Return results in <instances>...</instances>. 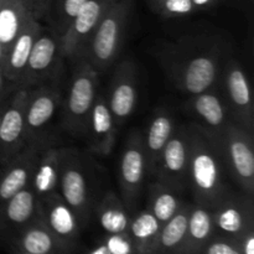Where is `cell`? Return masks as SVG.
<instances>
[{
    "mask_svg": "<svg viewBox=\"0 0 254 254\" xmlns=\"http://www.w3.org/2000/svg\"><path fill=\"white\" fill-rule=\"evenodd\" d=\"M226 46L212 36H186L163 42L155 59L174 87L193 96L217 87Z\"/></svg>",
    "mask_w": 254,
    "mask_h": 254,
    "instance_id": "obj_1",
    "label": "cell"
},
{
    "mask_svg": "<svg viewBox=\"0 0 254 254\" xmlns=\"http://www.w3.org/2000/svg\"><path fill=\"white\" fill-rule=\"evenodd\" d=\"M189 188L193 203L212 211L233 192V189L226 181L228 174L225 164L210 136L197 124H189Z\"/></svg>",
    "mask_w": 254,
    "mask_h": 254,
    "instance_id": "obj_2",
    "label": "cell"
},
{
    "mask_svg": "<svg viewBox=\"0 0 254 254\" xmlns=\"http://www.w3.org/2000/svg\"><path fill=\"white\" fill-rule=\"evenodd\" d=\"M208 136L218 149L228 176L237 184L243 193L253 196V134H251L235 122H231L221 133Z\"/></svg>",
    "mask_w": 254,
    "mask_h": 254,
    "instance_id": "obj_3",
    "label": "cell"
},
{
    "mask_svg": "<svg viewBox=\"0 0 254 254\" xmlns=\"http://www.w3.org/2000/svg\"><path fill=\"white\" fill-rule=\"evenodd\" d=\"M131 10L133 0H116L99 20L86 52L82 55L98 72L108 68L118 57Z\"/></svg>",
    "mask_w": 254,
    "mask_h": 254,
    "instance_id": "obj_4",
    "label": "cell"
},
{
    "mask_svg": "<svg viewBox=\"0 0 254 254\" xmlns=\"http://www.w3.org/2000/svg\"><path fill=\"white\" fill-rule=\"evenodd\" d=\"M59 192L74 212L82 230L86 228L94 210L91 179L81 154L72 148L60 149Z\"/></svg>",
    "mask_w": 254,
    "mask_h": 254,
    "instance_id": "obj_5",
    "label": "cell"
},
{
    "mask_svg": "<svg viewBox=\"0 0 254 254\" xmlns=\"http://www.w3.org/2000/svg\"><path fill=\"white\" fill-rule=\"evenodd\" d=\"M98 73L84 56L76 60L68 93L62 107L64 128L73 135H84L89 113L98 97Z\"/></svg>",
    "mask_w": 254,
    "mask_h": 254,
    "instance_id": "obj_6",
    "label": "cell"
},
{
    "mask_svg": "<svg viewBox=\"0 0 254 254\" xmlns=\"http://www.w3.org/2000/svg\"><path fill=\"white\" fill-rule=\"evenodd\" d=\"M217 89L233 122L254 134V104L247 73L240 62L226 55L221 66Z\"/></svg>",
    "mask_w": 254,
    "mask_h": 254,
    "instance_id": "obj_7",
    "label": "cell"
},
{
    "mask_svg": "<svg viewBox=\"0 0 254 254\" xmlns=\"http://www.w3.org/2000/svg\"><path fill=\"white\" fill-rule=\"evenodd\" d=\"M64 60L61 37L54 30L42 29L32 46L17 88H34L52 82L59 74Z\"/></svg>",
    "mask_w": 254,
    "mask_h": 254,
    "instance_id": "obj_8",
    "label": "cell"
},
{
    "mask_svg": "<svg viewBox=\"0 0 254 254\" xmlns=\"http://www.w3.org/2000/svg\"><path fill=\"white\" fill-rule=\"evenodd\" d=\"M189 160H190V131L189 126L175 127L166 143L155 179L178 193L189 188Z\"/></svg>",
    "mask_w": 254,
    "mask_h": 254,
    "instance_id": "obj_9",
    "label": "cell"
},
{
    "mask_svg": "<svg viewBox=\"0 0 254 254\" xmlns=\"http://www.w3.org/2000/svg\"><path fill=\"white\" fill-rule=\"evenodd\" d=\"M29 88H16L9 94L0 122V164L14 158L26 145V111Z\"/></svg>",
    "mask_w": 254,
    "mask_h": 254,
    "instance_id": "obj_10",
    "label": "cell"
},
{
    "mask_svg": "<svg viewBox=\"0 0 254 254\" xmlns=\"http://www.w3.org/2000/svg\"><path fill=\"white\" fill-rule=\"evenodd\" d=\"M146 175L148 165L144 151L143 136L140 133H133L128 138L122 151L118 176L123 202L131 212L136 201L139 200Z\"/></svg>",
    "mask_w": 254,
    "mask_h": 254,
    "instance_id": "obj_11",
    "label": "cell"
},
{
    "mask_svg": "<svg viewBox=\"0 0 254 254\" xmlns=\"http://www.w3.org/2000/svg\"><path fill=\"white\" fill-rule=\"evenodd\" d=\"M50 143L52 141L49 136L27 143L20 153L2 164L0 171V207L15 193L30 185L40 154Z\"/></svg>",
    "mask_w": 254,
    "mask_h": 254,
    "instance_id": "obj_12",
    "label": "cell"
},
{
    "mask_svg": "<svg viewBox=\"0 0 254 254\" xmlns=\"http://www.w3.org/2000/svg\"><path fill=\"white\" fill-rule=\"evenodd\" d=\"M212 212L215 236L235 241L236 243L248 231L254 230L252 196L233 191Z\"/></svg>",
    "mask_w": 254,
    "mask_h": 254,
    "instance_id": "obj_13",
    "label": "cell"
},
{
    "mask_svg": "<svg viewBox=\"0 0 254 254\" xmlns=\"http://www.w3.org/2000/svg\"><path fill=\"white\" fill-rule=\"evenodd\" d=\"M62 104L60 87L52 82L29 88L25 119H26V144L47 138L46 130L55 114Z\"/></svg>",
    "mask_w": 254,
    "mask_h": 254,
    "instance_id": "obj_14",
    "label": "cell"
},
{
    "mask_svg": "<svg viewBox=\"0 0 254 254\" xmlns=\"http://www.w3.org/2000/svg\"><path fill=\"white\" fill-rule=\"evenodd\" d=\"M112 2L113 1L87 0L61 37V49L64 59L76 61L86 52L99 20Z\"/></svg>",
    "mask_w": 254,
    "mask_h": 254,
    "instance_id": "obj_15",
    "label": "cell"
},
{
    "mask_svg": "<svg viewBox=\"0 0 254 254\" xmlns=\"http://www.w3.org/2000/svg\"><path fill=\"white\" fill-rule=\"evenodd\" d=\"M107 102L117 127L123 126L134 113L138 102V84L135 66L131 61H123L116 67Z\"/></svg>",
    "mask_w": 254,
    "mask_h": 254,
    "instance_id": "obj_16",
    "label": "cell"
},
{
    "mask_svg": "<svg viewBox=\"0 0 254 254\" xmlns=\"http://www.w3.org/2000/svg\"><path fill=\"white\" fill-rule=\"evenodd\" d=\"M40 216L55 237L72 252L76 251L82 227L73 211L59 193L39 200Z\"/></svg>",
    "mask_w": 254,
    "mask_h": 254,
    "instance_id": "obj_17",
    "label": "cell"
},
{
    "mask_svg": "<svg viewBox=\"0 0 254 254\" xmlns=\"http://www.w3.org/2000/svg\"><path fill=\"white\" fill-rule=\"evenodd\" d=\"M184 108L195 119V124L201 127L208 135L221 133L233 122L217 87L211 91L190 96Z\"/></svg>",
    "mask_w": 254,
    "mask_h": 254,
    "instance_id": "obj_18",
    "label": "cell"
},
{
    "mask_svg": "<svg viewBox=\"0 0 254 254\" xmlns=\"http://www.w3.org/2000/svg\"><path fill=\"white\" fill-rule=\"evenodd\" d=\"M39 215V197L29 185L0 207V242L7 245L21 228Z\"/></svg>",
    "mask_w": 254,
    "mask_h": 254,
    "instance_id": "obj_19",
    "label": "cell"
},
{
    "mask_svg": "<svg viewBox=\"0 0 254 254\" xmlns=\"http://www.w3.org/2000/svg\"><path fill=\"white\" fill-rule=\"evenodd\" d=\"M117 128L118 127L109 111L107 97L98 94L89 113L84 131L92 153L102 158L111 155L116 144Z\"/></svg>",
    "mask_w": 254,
    "mask_h": 254,
    "instance_id": "obj_20",
    "label": "cell"
},
{
    "mask_svg": "<svg viewBox=\"0 0 254 254\" xmlns=\"http://www.w3.org/2000/svg\"><path fill=\"white\" fill-rule=\"evenodd\" d=\"M6 246L31 254H74L55 237L40 215L21 228Z\"/></svg>",
    "mask_w": 254,
    "mask_h": 254,
    "instance_id": "obj_21",
    "label": "cell"
},
{
    "mask_svg": "<svg viewBox=\"0 0 254 254\" xmlns=\"http://www.w3.org/2000/svg\"><path fill=\"white\" fill-rule=\"evenodd\" d=\"M42 29H44V26L40 24L39 20L32 19L25 27L24 31L15 40L7 54L5 55L1 71L5 79L10 84H14L17 87V84L21 81L30 52H31L32 46H34L35 41L39 37Z\"/></svg>",
    "mask_w": 254,
    "mask_h": 254,
    "instance_id": "obj_22",
    "label": "cell"
},
{
    "mask_svg": "<svg viewBox=\"0 0 254 254\" xmlns=\"http://www.w3.org/2000/svg\"><path fill=\"white\" fill-rule=\"evenodd\" d=\"M175 127L174 118L166 109H158L151 117L150 123L146 128L145 135L143 136L144 151H145L146 165H148V175L155 178L161 153H163L166 143L170 139Z\"/></svg>",
    "mask_w": 254,
    "mask_h": 254,
    "instance_id": "obj_23",
    "label": "cell"
},
{
    "mask_svg": "<svg viewBox=\"0 0 254 254\" xmlns=\"http://www.w3.org/2000/svg\"><path fill=\"white\" fill-rule=\"evenodd\" d=\"M60 149L50 143L40 154L30 183V188L35 191L39 200L59 193Z\"/></svg>",
    "mask_w": 254,
    "mask_h": 254,
    "instance_id": "obj_24",
    "label": "cell"
},
{
    "mask_svg": "<svg viewBox=\"0 0 254 254\" xmlns=\"http://www.w3.org/2000/svg\"><path fill=\"white\" fill-rule=\"evenodd\" d=\"M213 236L215 226L211 210L192 203L189 215L185 240L178 254H200Z\"/></svg>",
    "mask_w": 254,
    "mask_h": 254,
    "instance_id": "obj_25",
    "label": "cell"
},
{
    "mask_svg": "<svg viewBox=\"0 0 254 254\" xmlns=\"http://www.w3.org/2000/svg\"><path fill=\"white\" fill-rule=\"evenodd\" d=\"M93 213L106 235L127 233L131 220V211L116 193L108 191L94 206Z\"/></svg>",
    "mask_w": 254,
    "mask_h": 254,
    "instance_id": "obj_26",
    "label": "cell"
},
{
    "mask_svg": "<svg viewBox=\"0 0 254 254\" xmlns=\"http://www.w3.org/2000/svg\"><path fill=\"white\" fill-rule=\"evenodd\" d=\"M32 19H35L34 15L16 0L0 1V46L2 61L15 40Z\"/></svg>",
    "mask_w": 254,
    "mask_h": 254,
    "instance_id": "obj_27",
    "label": "cell"
},
{
    "mask_svg": "<svg viewBox=\"0 0 254 254\" xmlns=\"http://www.w3.org/2000/svg\"><path fill=\"white\" fill-rule=\"evenodd\" d=\"M163 226L149 212L143 210L131 216L128 235L135 254H158L159 237Z\"/></svg>",
    "mask_w": 254,
    "mask_h": 254,
    "instance_id": "obj_28",
    "label": "cell"
},
{
    "mask_svg": "<svg viewBox=\"0 0 254 254\" xmlns=\"http://www.w3.org/2000/svg\"><path fill=\"white\" fill-rule=\"evenodd\" d=\"M183 205L184 202L179 197V193L160 181L156 180L149 185L146 210L151 212L161 226L173 218Z\"/></svg>",
    "mask_w": 254,
    "mask_h": 254,
    "instance_id": "obj_29",
    "label": "cell"
},
{
    "mask_svg": "<svg viewBox=\"0 0 254 254\" xmlns=\"http://www.w3.org/2000/svg\"><path fill=\"white\" fill-rule=\"evenodd\" d=\"M191 203H184L173 218L161 227L158 254H178L185 240Z\"/></svg>",
    "mask_w": 254,
    "mask_h": 254,
    "instance_id": "obj_30",
    "label": "cell"
},
{
    "mask_svg": "<svg viewBox=\"0 0 254 254\" xmlns=\"http://www.w3.org/2000/svg\"><path fill=\"white\" fill-rule=\"evenodd\" d=\"M87 0H59L54 17V31L62 37Z\"/></svg>",
    "mask_w": 254,
    "mask_h": 254,
    "instance_id": "obj_31",
    "label": "cell"
},
{
    "mask_svg": "<svg viewBox=\"0 0 254 254\" xmlns=\"http://www.w3.org/2000/svg\"><path fill=\"white\" fill-rule=\"evenodd\" d=\"M156 14L165 19L184 17L197 12L192 0H164L154 9Z\"/></svg>",
    "mask_w": 254,
    "mask_h": 254,
    "instance_id": "obj_32",
    "label": "cell"
},
{
    "mask_svg": "<svg viewBox=\"0 0 254 254\" xmlns=\"http://www.w3.org/2000/svg\"><path fill=\"white\" fill-rule=\"evenodd\" d=\"M103 243L106 245L109 254H135L128 232L119 233V235H106Z\"/></svg>",
    "mask_w": 254,
    "mask_h": 254,
    "instance_id": "obj_33",
    "label": "cell"
},
{
    "mask_svg": "<svg viewBox=\"0 0 254 254\" xmlns=\"http://www.w3.org/2000/svg\"><path fill=\"white\" fill-rule=\"evenodd\" d=\"M200 254H242L235 241L213 236L212 240L206 245Z\"/></svg>",
    "mask_w": 254,
    "mask_h": 254,
    "instance_id": "obj_34",
    "label": "cell"
},
{
    "mask_svg": "<svg viewBox=\"0 0 254 254\" xmlns=\"http://www.w3.org/2000/svg\"><path fill=\"white\" fill-rule=\"evenodd\" d=\"M242 254H254V230L248 231L237 242Z\"/></svg>",
    "mask_w": 254,
    "mask_h": 254,
    "instance_id": "obj_35",
    "label": "cell"
},
{
    "mask_svg": "<svg viewBox=\"0 0 254 254\" xmlns=\"http://www.w3.org/2000/svg\"><path fill=\"white\" fill-rule=\"evenodd\" d=\"M16 1H19L20 4L24 5V6L34 15L35 19H37L39 21L46 16L44 10H42L41 4H40V0H16Z\"/></svg>",
    "mask_w": 254,
    "mask_h": 254,
    "instance_id": "obj_36",
    "label": "cell"
},
{
    "mask_svg": "<svg viewBox=\"0 0 254 254\" xmlns=\"http://www.w3.org/2000/svg\"><path fill=\"white\" fill-rule=\"evenodd\" d=\"M217 1L218 0H192L193 5L196 6L197 11H200V10L210 9V7H212Z\"/></svg>",
    "mask_w": 254,
    "mask_h": 254,
    "instance_id": "obj_37",
    "label": "cell"
},
{
    "mask_svg": "<svg viewBox=\"0 0 254 254\" xmlns=\"http://www.w3.org/2000/svg\"><path fill=\"white\" fill-rule=\"evenodd\" d=\"M7 83H9V82L5 79L1 68H0V99H1L4 96H6L7 93H10L9 88H7Z\"/></svg>",
    "mask_w": 254,
    "mask_h": 254,
    "instance_id": "obj_38",
    "label": "cell"
},
{
    "mask_svg": "<svg viewBox=\"0 0 254 254\" xmlns=\"http://www.w3.org/2000/svg\"><path fill=\"white\" fill-rule=\"evenodd\" d=\"M51 1L52 0H40V4H41V7L46 16L50 12V9H51Z\"/></svg>",
    "mask_w": 254,
    "mask_h": 254,
    "instance_id": "obj_39",
    "label": "cell"
},
{
    "mask_svg": "<svg viewBox=\"0 0 254 254\" xmlns=\"http://www.w3.org/2000/svg\"><path fill=\"white\" fill-rule=\"evenodd\" d=\"M9 94L7 93L6 96L2 97L1 99H0V122H1V117H2V112H4L5 107H6V103H7V99H9Z\"/></svg>",
    "mask_w": 254,
    "mask_h": 254,
    "instance_id": "obj_40",
    "label": "cell"
},
{
    "mask_svg": "<svg viewBox=\"0 0 254 254\" xmlns=\"http://www.w3.org/2000/svg\"><path fill=\"white\" fill-rule=\"evenodd\" d=\"M149 1V4H150V6H151V9H155L156 6H158L159 4H160L161 1H164V0H148Z\"/></svg>",
    "mask_w": 254,
    "mask_h": 254,
    "instance_id": "obj_41",
    "label": "cell"
},
{
    "mask_svg": "<svg viewBox=\"0 0 254 254\" xmlns=\"http://www.w3.org/2000/svg\"><path fill=\"white\" fill-rule=\"evenodd\" d=\"M9 250H10V254H31V253L22 252V251H19V250H15V248H9Z\"/></svg>",
    "mask_w": 254,
    "mask_h": 254,
    "instance_id": "obj_42",
    "label": "cell"
},
{
    "mask_svg": "<svg viewBox=\"0 0 254 254\" xmlns=\"http://www.w3.org/2000/svg\"><path fill=\"white\" fill-rule=\"evenodd\" d=\"M2 66V51H1V46H0V68Z\"/></svg>",
    "mask_w": 254,
    "mask_h": 254,
    "instance_id": "obj_43",
    "label": "cell"
},
{
    "mask_svg": "<svg viewBox=\"0 0 254 254\" xmlns=\"http://www.w3.org/2000/svg\"><path fill=\"white\" fill-rule=\"evenodd\" d=\"M104 1H114V0H104Z\"/></svg>",
    "mask_w": 254,
    "mask_h": 254,
    "instance_id": "obj_44",
    "label": "cell"
},
{
    "mask_svg": "<svg viewBox=\"0 0 254 254\" xmlns=\"http://www.w3.org/2000/svg\"><path fill=\"white\" fill-rule=\"evenodd\" d=\"M0 1H1V0H0Z\"/></svg>",
    "mask_w": 254,
    "mask_h": 254,
    "instance_id": "obj_45",
    "label": "cell"
}]
</instances>
